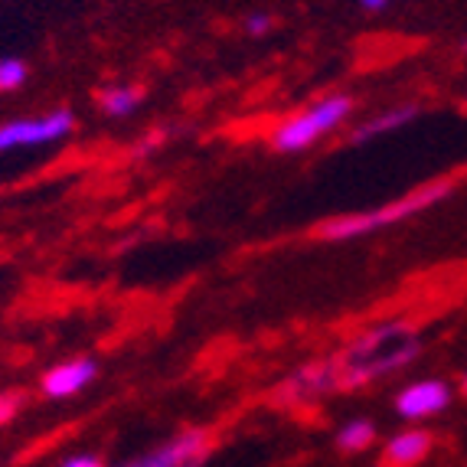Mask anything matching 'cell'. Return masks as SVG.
Returning <instances> with one entry per match:
<instances>
[{"mask_svg": "<svg viewBox=\"0 0 467 467\" xmlns=\"http://www.w3.org/2000/svg\"><path fill=\"white\" fill-rule=\"evenodd\" d=\"M367 10H379V7H386V0H359Z\"/></svg>", "mask_w": 467, "mask_h": 467, "instance_id": "obj_17", "label": "cell"}, {"mask_svg": "<svg viewBox=\"0 0 467 467\" xmlns=\"http://www.w3.org/2000/svg\"><path fill=\"white\" fill-rule=\"evenodd\" d=\"M95 373H99L95 359H66V363H59V367H53L43 376V396L47 399L76 396V392H82L95 379Z\"/></svg>", "mask_w": 467, "mask_h": 467, "instance_id": "obj_8", "label": "cell"}, {"mask_svg": "<svg viewBox=\"0 0 467 467\" xmlns=\"http://www.w3.org/2000/svg\"><path fill=\"white\" fill-rule=\"evenodd\" d=\"M16 409H20V399L0 392V425H7V421L16 415Z\"/></svg>", "mask_w": 467, "mask_h": 467, "instance_id": "obj_14", "label": "cell"}, {"mask_svg": "<svg viewBox=\"0 0 467 467\" xmlns=\"http://www.w3.org/2000/svg\"><path fill=\"white\" fill-rule=\"evenodd\" d=\"M26 82V63L24 59H0V92H10V88H20Z\"/></svg>", "mask_w": 467, "mask_h": 467, "instance_id": "obj_13", "label": "cell"}, {"mask_svg": "<svg viewBox=\"0 0 467 467\" xmlns=\"http://www.w3.org/2000/svg\"><path fill=\"white\" fill-rule=\"evenodd\" d=\"M431 441H435V438H431L425 429H405L386 441L382 461L392 467H412L431 451Z\"/></svg>", "mask_w": 467, "mask_h": 467, "instance_id": "obj_9", "label": "cell"}, {"mask_svg": "<svg viewBox=\"0 0 467 467\" xmlns=\"http://www.w3.org/2000/svg\"><path fill=\"white\" fill-rule=\"evenodd\" d=\"M461 389H464V392H467V373H464V379H461Z\"/></svg>", "mask_w": 467, "mask_h": 467, "instance_id": "obj_18", "label": "cell"}, {"mask_svg": "<svg viewBox=\"0 0 467 467\" xmlns=\"http://www.w3.org/2000/svg\"><path fill=\"white\" fill-rule=\"evenodd\" d=\"M454 399V389L444 379H419L409 382L396 396V412L402 419H429V415L444 412Z\"/></svg>", "mask_w": 467, "mask_h": 467, "instance_id": "obj_7", "label": "cell"}, {"mask_svg": "<svg viewBox=\"0 0 467 467\" xmlns=\"http://www.w3.org/2000/svg\"><path fill=\"white\" fill-rule=\"evenodd\" d=\"M140 95H144V92H140L138 86H111V88H105V92H101L99 105H101V111H105V115L125 118L140 105Z\"/></svg>", "mask_w": 467, "mask_h": 467, "instance_id": "obj_11", "label": "cell"}, {"mask_svg": "<svg viewBox=\"0 0 467 467\" xmlns=\"http://www.w3.org/2000/svg\"><path fill=\"white\" fill-rule=\"evenodd\" d=\"M210 451V431L206 429H183L180 435H173L171 441H164L154 451L131 458L118 467H200L202 458Z\"/></svg>", "mask_w": 467, "mask_h": 467, "instance_id": "obj_6", "label": "cell"}, {"mask_svg": "<svg viewBox=\"0 0 467 467\" xmlns=\"http://www.w3.org/2000/svg\"><path fill=\"white\" fill-rule=\"evenodd\" d=\"M350 111H353L350 95H327V99L314 101V105H307L304 111H297V115H291L288 121H281L275 128L272 134L275 150L295 154V150L311 148L320 138H327L330 131H337L350 118Z\"/></svg>", "mask_w": 467, "mask_h": 467, "instance_id": "obj_3", "label": "cell"}, {"mask_svg": "<svg viewBox=\"0 0 467 467\" xmlns=\"http://www.w3.org/2000/svg\"><path fill=\"white\" fill-rule=\"evenodd\" d=\"M330 392H340V367H337V357L330 359H314L307 367H301L297 373H291L288 379L278 386V402L285 405H301L314 402L320 396H330Z\"/></svg>", "mask_w": 467, "mask_h": 467, "instance_id": "obj_5", "label": "cell"}, {"mask_svg": "<svg viewBox=\"0 0 467 467\" xmlns=\"http://www.w3.org/2000/svg\"><path fill=\"white\" fill-rule=\"evenodd\" d=\"M421 353V340L409 320H382L363 330L343 353H337L340 367V389L353 392L359 386L379 382L386 376L409 367Z\"/></svg>", "mask_w": 467, "mask_h": 467, "instance_id": "obj_1", "label": "cell"}, {"mask_svg": "<svg viewBox=\"0 0 467 467\" xmlns=\"http://www.w3.org/2000/svg\"><path fill=\"white\" fill-rule=\"evenodd\" d=\"M76 128V115L66 109H56L49 115L39 118H16L0 125V150H16V148H36V144H49V140H63Z\"/></svg>", "mask_w": 467, "mask_h": 467, "instance_id": "obj_4", "label": "cell"}, {"mask_svg": "<svg viewBox=\"0 0 467 467\" xmlns=\"http://www.w3.org/2000/svg\"><path fill=\"white\" fill-rule=\"evenodd\" d=\"M268 26H272V16H268V14H252L249 20H245V30L255 33V36H258V33H265Z\"/></svg>", "mask_w": 467, "mask_h": 467, "instance_id": "obj_16", "label": "cell"}, {"mask_svg": "<svg viewBox=\"0 0 467 467\" xmlns=\"http://www.w3.org/2000/svg\"><path fill=\"white\" fill-rule=\"evenodd\" d=\"M451 190H454V180H435V183H429V187L412 190V193L399 196L396 202H386V206H379V210L327 219V223H320V226L314 229V235L324 242L357 239V235H367V233H373V229L392 226V223H402V219L415 216V213L429 210V206H435L438 200H444Z\"/></svg>", "mask_w": 467, "mask_h": 467, "instance_id": "obj_2", "label": "cell"}, {"mask_svg": "<svg viewBox=\"0 0 467 467\" xmlns=\"http://www.w3.org/2000/svg\"><path fill=\"white\" fill-rule=\"evenodd\" d=\"M59 467H105V464H101V458H95V454H72V458H66Z\"/></svg>", "mask_w": 467, "mask_h": 467, "instance_id": "obj_15", "label": "cell"}, {"mask_svg": "<svg viewBox=\"0 0 467 467\" xmlns=\"http://www.w3.org/2000/svg\"><path fill=\"white\" fill-rule=\"evenodd\" d=\"M373 438H376L373 421L350 419L340 431H337V448H340V451H363V448L373 444Z\"/></svg>", "mask_w": 467, "mask_h": 467, "instance_id": "obj_12", "label": "cell"}, {"mask_svg": "<svg viewBox=\"0 0 467 467\" xmlns=\"http://www.w3.org/2000/svg\"><path fill=\"white\" fill-rule=\"evenodd\" d=\"M415 105H399V109H389V111H382V115L369 118V121H363V125L353 131V144H363V140H373L379 138V134H389L396 131V128L409 125V121H415Z\"/></svg>", "mask_w": 467, "mask_h": 467, "instance_id": "obj_10", "label": "cell"}]
</instances>
